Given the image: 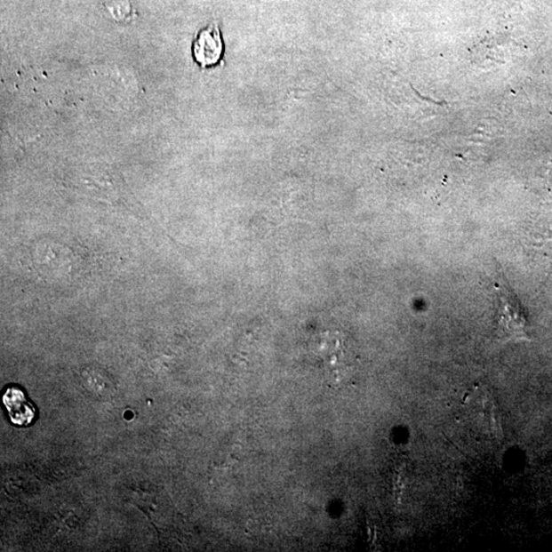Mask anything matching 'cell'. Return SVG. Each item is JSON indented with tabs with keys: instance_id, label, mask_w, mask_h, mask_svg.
<instances>
[{
	"instance_id": "cell-1",
	"label": "cell",
	"mask_w": 552,
	"mask_h": 552,
	"mask_svg": "<svg viewBox=\"0 0 552 552\" xmlns=\"http://www.w3.org/2000/svg\"><path fill=\"white\" fill-rule=\"evenodd\" d=\"M500 298L499 326L501 335L511 340H528L527 318L521 304L508 286L496 285Z\"/></svg>"
},
{
	"instance_id": "cell-3",
	"label": "cell",
	"mask_w": 552,
	"mask_h": 552,
	"mask_svg": "<svg viewBox=\"0 0 552 552\" xmlns=\"http://www.w3.org/2000/svg\"><path fill=\"white\" fill-rule=\"evenodd\" d=\"M4 404L8 409L11 421L20 427L30 426L36 419V409L18 387L6 388Z\"/></svg>"
},
{
	"instance_id": "cell-2",
	"label": "cell",
	"mask_w": 552,
	"mask_h": 552,
	"mask_svg": "<svg viewBox=\"0 0 552 552\" xmlns=\"http://www.w3.org/2000/svg\"><path fill=\"white\" fill-rule=\"evenodd\" d=\"M194 58L203 68L220 63L223 56V40L220 27L216 23L204 27L193 43Z\"/></svg>"
}]
</instances>
